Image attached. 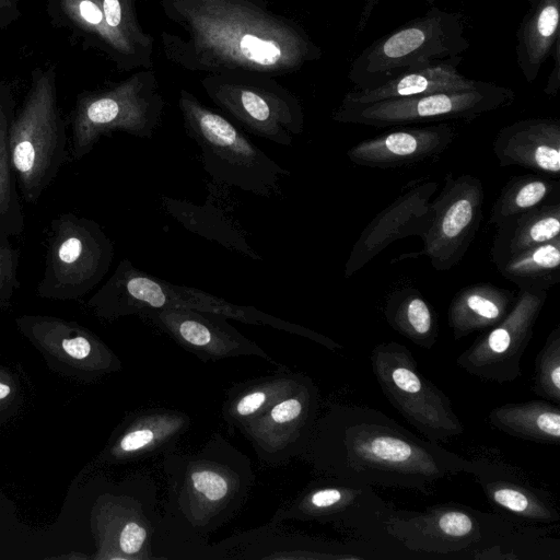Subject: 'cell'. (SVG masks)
I'll return each mask as SVG.
<instances>
[{
  "mask_svg": "<svg viewBox=\"0 0 560 560\" xmlns=\"http://www.w3.org/2000/svg\"><path fill=\"white\" fill-rule=\"evenodd\" d=\"M174 32L164 56L189 71L283 75L318 52L303 27L264 0H158Z\"/></svg>",
  "mask_w": 560,
  "mask_h": 560,
  "instance_id": "cell-1",
  "label": "cell"
},
{
  "mask_svg": "<svg viewBox=\"0 0 560 560\" xmlns=\"http://www.w3.org/2000/svg\"><path fill=\"white\" fill-rule=\"evenodd\" d=\"M325 476L369 486L425 490L472 462L420 438L381 410L330 405L302 455Z\"/></svg>",
  "mask_w": 560,
  "mask_h": 560,
  "instance_id": "cell-2",
  "label": "cell"
},
{
  "mask_svg": "<svg viewBox=\"0 0 560 560\" xmlns=\"http://www.w3.org/2000/svg\"><path fill=\"white\" fill-rule=\"evenodd\" d=\"M167 511L198 535H207L241 510L253 471L250 460L215 434L197 453H166Z\"/></svg>",
  "mask_w": 560,
  "mask_h": 560,
  "instance_id": "cell-3",
  "label": "cell"
},
{
  "mask_svg": "<svg viewBox=\"0 0 560 560\" xmlns=\"http://www.w3.org/2000/svg\"><path fill=\"white\" fill-rule=\"evenodd\" d=\"M100 318L113 320L154 310H194L222 315L245 324L265 325L327 346L329 338L264 313L254 306L237 305L197 288L175 284L149 275L128 258L121 259L110 277L86 301Z\"/></svg>",
  "mask_w": 560,
  "mask_h": 560,
  "instance_id": "cell-4",
  "label": "cell"
},
{
  "mask_svg": "<svg viewBox=\"0 0 560 560\" xmlns=\"http://www.w3.org/2000/svg\"><path fill=\"white\" fill-rule=\"evenodd\" d=\"M515 532L511 518L448 502L423 511L389 506L373 539L413 553L474 559Z\"/></svg>",
  "mask_w": 560,
  "mask_h": 560,
  "instance_id": "cell-5",
  "label": "cell"
},
{
  "mask_svg": "<svg viewBox=\"0 0 560 560\" xmlns=\"http://www.w3.org/2000/svg\"><path fill=\"white\" fill-rule=\"evenodd\" d=\"M67 124L57 102L54 65L31 72V84L10 130L11 162L22 198L36 203L56 178L68 151Z\"/></svg>",
  "mask_w": 560,
  "mask_h": 560,
  "instance_id": "cell-6",
  "label": "cell"
},
{
  "mask_svg": "<svg viewBox=\"0 0 560 560\" xmlns=\"http://www.w3.org/2000/svg\"><path fill=\"white\" fill-rule=\"evenodd\" d=\"M184 127L201 151L205 171L215 183L271 197L290 171L280 166L238 127L186 90L178 98Z\"/></svg>",
  "mask_w": 560,
  "mask_h": 560,
  "instance_id": "cell-7",
  "label": "cell"
},
{
  "mask_svg": "<svg viewBox=\"0 0 560 560\" xmlns=\"http://www.w3.org/2000/svg\"><path fill=\"white\" fill-rule=\"evenodd\" d=\"M164 107L152 68L141 69L107 88L80 93L70 116L72 159H83L102 137L115 131L152 138Z\"/></svg>",
  "mask_w": 560,
  "mask_h": 560,
  "instance_id": "cell-8",
  "label": "cell"
},
{
  "mask_svg": "<svg viewBox=\"0 0 560 560\" xmlns=\"http://www.w3.org/2000/svg\"><path fill=\"white\" fill-rule=\"evenodd\" d=\"M113 259L114 244L96 221L73 212L59 214L47 229L36 294L47 300H79L101 283Z\"/></svg>",
  "mask_w": 560,
  "mask_h": 560,
  "instance_id": "cell-9",
  "label": "cell"
},
{
  "mask_svg": "<svg viewBox=\"0 0 560 560\" xmlns=\"http://www.w3.org/2000/svg\"><path fill=\"white\" fill-rule=\"evenodd\" d=\"M370 359L385 398L425 439L446 442L464 433L451 399L420 372L406 346L381 342L373 348Z\"/></svg>",
  "mask_w": 560,
  "mask_h": 560,
  "instance_id": "cell-10",
  "label": "cell"
},
{
  "mask_svg": "<svg viewBox=\"0 0 560 560\" xmlns=\"http://www.w3.org/2000/svg\"><path fill=\"white\" fill-rule=\"evenodd\" d=\"M200 83L222 112L254 136L290 147L304 130L300 101L272 77L218 73L208 74Z\"/></svg>",
  "mask_w": 560,
  "mask_h": 560,
  "instance_id": "cell-11",
  "label": "cell"
},
{
  "mask_svg": "<svg viewBox=\"0 0 560 560\" xmlns=\"http://www.w3.org/2000/svg\"><path fill=\"white\" fill-rule=\"evenodd\" d=\"M512 90L482 82L465 91L440 92L363 105H340L332 120L374 128H392L419 122L470 121L510 105Z\"/></svg>",
  "mask_w": 560,
  "mask_h": 560,
  "instance_id": "cell-12",
  "label": "cell"
},
{
  "mask_svg": "<svg viewBox=\"0 0 560 560\" xmlns=\"http://www.w3.org/2000/svg\"><path fill=\"white\" fill-rule=\"evenodd\" d=\"M485 189L481 180L471 174L445 176L440 194L432 199V219L421 236L423 248L417 254H405V259L425 256L438 271H447L465 256L482 220Z\"/></svg>",
  "mask_w": 560,
  "mask_h": 560,
  "instance_id": "cell-13",
  "label": "cell"
},
{
  "mask_svg": "<svg viewBox=\"0 0 560 560\" xmlns=\"http://www.w3.org/2000/svg\"><path fill=\"white\" fill-rule=\"evenodd\" d=\"M372 486L326 476L312 481L272 522L287 520L330 523L373 539L389 509Z\"/></svg>",
  "mask_w": 560,
  "mask_h": 560,
  "instance_id": "cell-14",
  "label": "cell"
},
{
  "mask_svg": "<svg viewBox=\"0 0 560 560\" xmlns=\"http://www.w3.org/2000/svg\"><path fill=\"white\" fill-rule=\"evenodd\" d=\"M547 292L520 289L505 318L481 334L456 359L468 374L499 384L521 376V360L534 335Z\"/></svg>",
  "mask_w": 560,
  "mask_h": 560,
  "instance_id": "cell-15",
  "label": "cell"
},
{
  "mask_svg": "<svg viewBox=\"0 0 560 560\" xmlns=\"http://www.w3.org/2000/svg\"><path fill=\"white\" fill-rule=\"evenodd\" d=\"M452 18H425L405 27L365 51L354 63L351 80L359 90L377 88L398 74L433 65L455 46L459 36Z\"/></svg>",
  "mask_w": 560,
  "mask_h": 560,
  "instance_id": "cell-16",
  "label": "cell"
},
{
  "mask_svg": "<svg viewBox=\"0 0 560 560\" xmlns=\"http://www.w3.org/2000/svg\"><path fill=\"white\" fill-rule=\"evenodd\" d=\"M319 405L318 387L306 375L296 388L241 431L262 462L278 465L304 454L319 417Z\"/></svg>",
  "mask_w": 560,
  "mask_h": 560,
  "instance_id": "cell-17",
  "label": "cell"
},
{
  "mask_svg": "<svg viewBox=\"0 0 560 560\" xmlns=\"http://www.w3.org/2000/svg\"><path fill=\"white\" fill-rule=\"evenodd\" d=\"M20 331L38 348L54 365L72 369L77 376L100 377L120 369L118 358L89 329L74 322L46 315H23L16 318Z\"/></svg>",
  "mask_w": 560,
  "mask_h": 560,
  "instance_id": "cell-18",
  "label": "cell"
},
{
  "mask_svg": "<svg viewBox=\"0 0 560 560\" xmlns=\"http://www.w3.org/2000/svg\"><path fill=\"white\" fill-rule=\"evenodd\" d=\"M167 334L185 350L203 361L241 355L270 357L254 341L242 335L228 318L194 310H154L138 315Z\"/></svg>",
  "mask_w": 560,
  "mask_h": 560,
  "instance_id": "cell-19",
  "label": "cell"
},
{
  "mask_svg": "<svg viewBox=\"0 0 560 560\" xmlns=\"http://www.w3.org/2000/svg\"><path fill=\"white\" fill-rule=\"evenodd\" d=\"M439 183L409 184L389 206L378 212L361 232L345 265V278L352 277L397 240L422 236L432 219V197Z\"/></svg>",
  "mask_w": 560,
  "mask_h": 560,
  "instance_id": "cell-20",
  "label": "cell"
},
{
  "mask_svg": "<svg viewBox=\"0 0 560 560\" xmlns=\"http://www.w3.org/2000/svg\"><path fill=\"white\" fill-rule=\"evenodd\" d=\"M457 136L453 124L396 128L352 145L347 156L355 165L394 170L439 159Z\"/></svg>",
  "mask_w": 560,
  "mask_h": 560,
  "instance_id": "cell-21",
  "label": "cell"
},
{
  "mask_svg": "<svg viewBox=\"0 0 560 560\" xmlns=\"http://www.w3.org/2000/svg\"><path fill=\"white\" fill-rule=\"evenodd\" d=\"M474 476L488 501L518 520L550 525L560 521L550 493L536 488L510 466L486 459H472Z\"/></svg>",
  "mask_w": 560,
  "mask_h": 560,
  "instance_id": "cell-22",
  "label": "cell"
},
{
  "mask_svg": "<svg viewBox=\"0 0 560 560\" xmlns=\"http://www.w3.org/2000/svg\"><path fill=\"white\" fill-rule=\"evenodd\" d=\"M501 167L521 166L556 179L560 177V121L530 118L501 128L493 140Z\"/></svg>",
  "mask_w": 560,
  "mask_h": 560,
  "instance_id": "cell-23",
  "label": "cell"
},
{
  "mask_svg": "<svg viewBox=\"0 0 560 560\" xmlns=\"http://www.w3.org/2000/svg\"><path fill=\"white\" fill-rule=\"evenodd\" d=\"M54 27L69 33L72 43L108 58L118 71L142 69L128 47L109 30L100 0H45Z\"/></svg>",
  "mask_w": 560,
  "mask_h": 560,
  "instance_id": "cell-24",
  "label": "cell"
},
{
  "mask_svg": "<svg viewBox=\"0 0 560 560\" xmlns=\"http://www.w3.org/2000/svg\"><path fill=\"white\" fill-rule=\"evenodd\" d=\"M189 424V417L177 410L139 411L124 422L107 447L106 459L121 463L159 453L171 447Z\"/></svg>",
  "mask_w": 560,
  "mask_h": 560,
  "instance_id": "cell-25",
  "label": "cell"
},
{
  "mask_svg": "<svg viewBox=\"0 0 560 560\" xmlns=\"http://www.w3.org/2000/svg\"><path fill=\"white\" fill-rule=\"evenodd\" d=\"M481 83L463 77L453 66L440 62L407 70L377 88L349 92L340 105H363L440 92L465 91L476 89Z\"/></svg>",
  "mask_w": 560,
  "mask_h": 560,
  "instance_id": "cell-26",
  "label": "cell"
},
{
  "mask_svg": "<svg viewBox=\"0 0 560 560\" xmlns=\"http://www.w3.org/2000/svg\"><path fill=\"white\" fill-rule=\"evenodd\" d=\"M514 300L512 291L492 283H475L460 289L447 310L453 338L459 340L497 326L509 314Z\"/></svg>",
  "mask_w": 560,
  "mask_h": 560,
  "instance_id": "cell-27",
  "label": "cell"
},
{
  "mask_svg": "<svg viewBox=\"0 0 560 560\" xmlns=\"http://www.w3.org/2000/svg\"><path fill=\"white\" fill-rule=\"evenodd\" d=\"M497 228L490 250L494 265L534 246L560 237V199L510 218Z\"/></svg>",
  "mask_w": 560,
  "mask_h": 560,
  "instance_id": "cell-28",
  "label": "cell"
},
{
  "mask_svg": "<svg viewBox=\"0 0 560 560\" xmlns=\"http://www.w3.org/2000/svg\"><path fill=\"white\" fill-rule=\"evenodd\" d=\"M306 377L302 373L279 371L231 388L222 406L224 421L240 431L275 402L296 388Z\"/></svg>",
  "mask_w": 560,
  "mask_h": 560,
  "instance_id": "cell-29",
  "label": "cell"
},
{
  "mask_svg": "<svg viewBox=\"0 0 560 560\" xmlns=\"http://www.w3.org/2000/svg\"><path fill=\"white\" fill-rule=\"evenodd\" d=\"M488 422L517 439L560 444V409L546 399L503 404L489 411Z\"/></svg>",
  "mask_w": 560,
  "mask_h": 560,
  "instance_id": "cell-30",
  "label": "cell"
},
{
  "mask_svg": "<svg viewBox=\"0 0 560 560\" xmlns=\"http://www.w3.org/2000/svg\"><path fill=\"white\" fill-rule=\"evenodd\" d=\"M384 317L395 331L425 350L432 349L438 341L436 313L416 288L393 291L386 299Z\"/></svg>",
  "mask_w": 560,
  "mask_h": 560,
  "instance_id": "cell-31",
  "label": "cell"
},
{
  "mask_svg": "<svg viewBox=\"0 0 560 560\" xmlns=\"http://www.w3.org/2000/svg\"><path fill=\"white\" fill-rule=\"evenodd\" d=\"M15 105L11 84L0 80V229L10 236L20 235L25 223L10 152Z\"/></svg>",
  "mask_w": 560,
  "mask_h": 560,
  "instance_id": "cell-32",
  "label": "cell"
},
{
  "mask_svg": "<svg viewBox=\"0 0 560 560\" xmlns=\"http://www.w3.org/2000/svg\"><path fill=\"white\" fill-rule=\"evenodd\" d=\"M495 267L520 289L548 291L560 282V237L513 255Z\"/></svg>",
  "mask_w": 560,
  "mask_h": 560,
  "instance_id": "cell-33",
  "label": "cell"
},
{
  "mask_svg": "<svg viewBox=\"0 0 560 560\" xmlns=\"http://www.w3.org/2000/svg\"><path fill=\"white\" fill-rule=\"evenodd\" d=\"M559 179L546 175L534 173L514 176L502 187L493 202L489 223L498 226L510 218L559 198Z\"/></svg>",
  "mask_w": 560,
  "mask_h": 560,
  "instance_id": "cell-34",
  "label": "cell"
},
{
  "mask_svg": "<svg viewBox=\"0 0 560 560\" xmlns=\"http://www.w3.org/2000/svg\"><path fill=\"white\" fill-rule=\"evenodd\" d=\"M136 1L100 0L109 30L128 47L143 69H151L154 40L139 23Z\"/></svg>",
  "mask_w": 560,
  "mask_h": 560,
  "instance_id": "cell-35",
  "label": "cell"
},
{
  "mask_svg": "<svg viewBox=\"0 0 560 560\" xmlns=\"http://www.w3.org/2000/svg\"><path fill=\"white\" fill-rule=\"evenodd\" d=\"M559 24V0H541L527 21L522 46L526 66L537 69L548 54Z\"/></svg>",
  "mask_w": 560,
  "mask_h": 560,
  "instance_id": "cell-36",
  "label": "cell"
},
{
  "mask_svg": "<svg viewBox=\"0 0 560 560\" xmlns=\"http://www.w3.org/2000/svg\"><path fill=\"white\" fill-rule=\"evenodd\" d=\"M113 536L102 551H112V559H150V539L153 533V525L141 513H136V508H130L121 517L113 532ZM107 541V540H106ZM107 555V559L109 557Z\"/></svg>",
  "mask_w": 560,
  "mask_h": 560,
  "instance_id": "cell-37",
  "label": "cell"
},
{
  "mask_svg": "<svg viewBox=\"0 0 560 560\" xmlns=\"http://www.w3.org/2000/svg\"><path fill=\"white\" fill-rule=\"evenodd\" d=\"M533 390L546 400L560 402V325L549 332L536 355Z\"/></svg>",
  "mask_w": 560,
  "mask_h": 560,
  "instance_id": "cell-38",
  "label": "cell"
},
{
  "mask_svg": "<svg viewBox=\"0 0 560 560\" xmlns=\"http://www.w3.org/2000/svg\"><path fill=\"white\" fill-rule=\"evenodd\" d=\"M10 237L0 229V311L10 304L19 287V252Z\"/></svg>",
  "mask_w": 560,
  "mask_h": 560,
  "instance_id": "cell-39",
  "label": "cell"
},
{
  "mask_svg": "<svg viewBox=\"0 0 560 560\" xmlns=\"http://www.w3.org/2000/svg\"><path fill=\"white\" fill-rule=\"evenodd\" d=\"M23 0H0V30H4L22 16Z\"/></svg>",
  "mask_w": 560,
  "mask_h": 560,
  "instance_id": "cell-40",
  "label": "cell"
}]
</instances>
